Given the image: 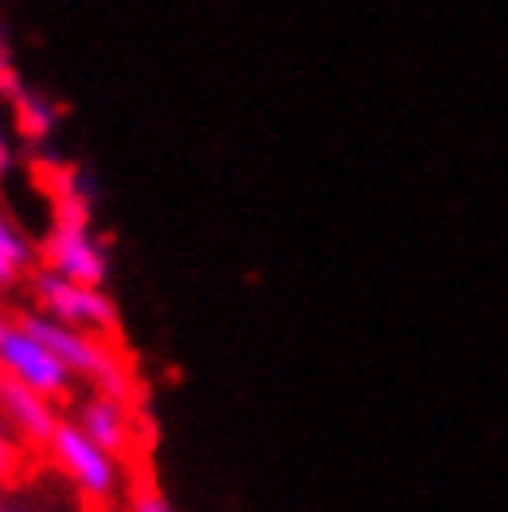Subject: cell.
<instances>
[{
	"label": "cell",
	"mask_w": 508,
	"mask_h": 512,
	"mask_svg": "<svg viewBox=\"0 0 508 512\" xmlns=\"http://www.w3.org/2000/svg\"><path fill=\"white\" fill-rule=\"evenodd\" d=\"M35 265V243L9 213H0V291L18 287Z\"/></svg>",
	"instance_id": "ba28073f"
},
{
	"label": "cell",
	"mask_w": 508,
	"mask_h": 512,
	"mask_svg": "<svg viewBox=\"0 0 508 512\" xmlns=\"http://www.w3.org/2000/svg\"><path fill=\"white\" fill-rule=\"evenodd\" d=\"M14 109H18V126H22V135H35V139H44L48 131L57 126V109L48 105L44 96H27V92H14Z\"/></svg>",
	"instance_id": "9c48e42d"
},
{
	"label": "cell",
	"mask_w": 508,
	"mask_h": 512,
	"mask_svg": "<svg viewBox=\"0 0 508 512\" xmlns=\"http://www.w3.org/2000/svg\"><path fill=\"white\" fill-rule=\"evenodd\" d=\"M0 426L14 434L18 447H48L53 430L61 426V413L53 400L0 378Z\"/></svg>",
	"instance_id": "52a82bcc"
},
{
	"label": "cell",
	"mask_w": 508,
	"mask_h": 512,
	"mask_svg": "<svg viewBox=\"0 0 508 512\" xmlns=\"http://www.w3.org/2000/svg\"><path fill=\"white\" fill-rule=\"evenodd\" d=\"M0 378L18 382V387L44 395L53 404L74 400V387H79L70 369L61 365V356L40 335H31L22 322H14L0 339Z\"/></svg>",
	"instance_id": "5b68a950"
},
{
	"label": "cell",
	"mask_w": 508,
	"mask_h": 512,
	"mask_svg": "<svg viewBox=\"0 0 508 512\" xmlns=\"http://www.w3.org/2000/svg\"><path fill=\"white\" fill-rule=\"evenodd\" d=\"M9 326H14V322L5 317V300H0V339H5V330H9Z\"/></svg>",
	"instance_id": "4fadbf2b"
},
{
	"label": "cell",
	"mask_w": 508,
	"mask_h": 512,
	"mask_svg": "<svg viewBox=\"0 0 508 512\" xmlns=\"http://www.w3.org/2000/svg\"><path fill=\"white\" fill-rule=\"evenodd\" d=\"M0 512H31V508H22V504H9V499H0Z\"/></svg>",
	"instance_id": "5bb4252c"
},
{
	"label": "cell",
	"mask_w": 508,
	"mask_h": 512,
	"mask_svg": "<svg viewBox=\"0 0 508 512\" xmlns=\"http://www.w3.org/2000/svg\"><path fill=\"white\" fill-rule=\"evenodd\" d=\"M14 469H18V443H14V434L0 426V482L14 478Z\"/></svg>",
	"instance_id": "8fae6325"
},
{
	"label": "cell",
	"mask_w": 508,
	"mask_h": 512,
	"mask_svg": "<svg viewBox=\"0 0 508 512\" xmlns=\"http://www.w3.org/2000/svg\"><path fill=\"white\" fill-rule=\"evenodd\" d=\"M70 421L96 447H105L109 456L126 460L135 452V408H131V400H113V395L92 391V395H83V400L74 404Z\"/></svg>",
	"instance_id": "8992f818"
},
{
	"label": "cell",
	"mask_w": 508,
	"mask_h": 512,
	"mask_svg": "<svg viewBox=\"0 0 508 512\" xmlns=\"http://www.w3.org/2000/svg\"><path fill=\"white\" fill-rule=\"evenodd\" d=\"M9 165H14V139H9L5 122H0V174H9Z\"/></svg>",
	"instance_id": "7c38bea8"
},
{
	"label": "cell",
	"mask_w": 508,
	"mask_h": 512,
	"mask_svg": "<svg viewBox=\"0 0 508 512\" xmlns=\"http://www.w3.org/2000/svg\"><path fill=\"white\" fill-rule=\"evenodd\" d=\"M31 309L53 317V322H61V326L100 335V339H113L118 326H122V313H118V304H113V296L105 287L70 283V278H61L53 270L31 278Z\"/></svg>",
	"instance_id": "277c9868"
},
{
	"label": "cell",
	"mask_w": 508,
	"mask_h": 512,
	"mask_svg": "<svg viewBox=\"0 0 508 512\" xmlns=\"http://www.w3.org/2000/svg\"><path fill=\"white\" fill-rule=\"evenodd\" d=\"M44 452L53 460V469L70 482V491L87 499V504L105 508L126 491V460L109 456L105 447H96L70 417H61V426L53 430Z\"/></svg>",
	"instance_id": "7a4b0ae2"
},
{
	"label": "cell",
	"mask_w": 508,
	"mask_h": 512,
	"mask_svg": "<svg viewBox=\"0 0 508 512\" xmlns=\"http://www.w3.org/2000/svg\"><path fill=\"white\" fill-rule=\"evenodd\" d=\"M31 335H40L48 348L61 356V365L74 374V382H87L92 391L100 395H113V400H131L135 395V374L126 365V356L118 352L113 339H100V335H87V330H74V326H61L53 317L27 309L18 317Z\"/></svg>",
	"instance_id": "6da1fadb"
},
{
	"label": "cell",
	"mask_w": 508,
	"mask_h": 512,
	"mask_svg": "<svg viewBox=\"0 0 508 512\" xmlns=\"http://www.w3.org/2000/svg\"><path fill=\"white\" fill-rule=\"evenodd\" d=\"M122 512H174V504H170V495H165L157 482H135L131 491H126Z\"/></svg>",
	"instance_id": "30bf717a"
},
{
	"label": "cell",
	"mask_w": 508,
	"mask_h": 512,
	"mask_svg": "<svg viewBox=\"0 0 508 512\" xmlns=\"http://www.w3.org/2000/svg\"><path fill=\"white\" fill-rule=\"evenodd\" d=\"M44 270H53L70 283H87V287H105L109 283V252L96 239L87 209L79 200H61L57 204V222L44 235Z\"/></svg>",
	"instance_id": "3957f363"
}]
</instances>
